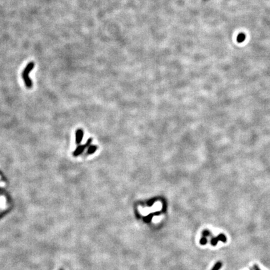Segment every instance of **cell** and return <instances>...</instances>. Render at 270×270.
I'll use <instances>...</instances> for the list:
<instances>
[{
    "label": "cell",
    "mask_w": 270,
    "mask_h": 270,
    "mask_svg": "<svg viewBox=\"0 0 270 270\" xmlns=\"http://www.w3.org/2000/svg\"><path fill=\"white\" fill-rule=\"evenodd\" d=\"M202 235H203V236L204 237H208V236H210L212 235V233H211L209 230H204V231L203 232Z\"/></svg>",
    "instance_id": "obj_7"
},
{
    "label": "cell",
    "mask_w": 270,
    "mask_h": 270,
    "mask_svg": "<svg viewBox=\"0 0 270 270\" xmlns=\"http://www.w3.org/2000/svg\"><path fill=\"white\" fill-rule=\"evenodd\" d=\"M83 136V133L81 130H78L76 133V141L77 144H79Z\"/></svg>",
    "instance_id": "obj_4"
},
{
    "label": "cell",
    "mask_w": 270,
    "mask_h": 270,
    "mask_svg": "<svg viewBox=\"0 0 270 270\" xmlns=\"http://www.w3.org/2000/svg\"><path fill=\"white\" fill-rule=\"evenodd\" d=\"M222 265H223V264L221 262H220V261L217 262L215 264V266H213V268H212V270H220V269H221V268L222 267Z\"/></svg>",
    "instance_id": "obj_6"
},
{
    "label": "cell",
    "mask_w": 270,
    "mask_h": 270,
    "mask_svg": "<svg viewBox=\"0 0 270 270\" xmlns=\"http://www.w3.org/2000/svg\"><path fill=\"white\" fill-rule=\"evenodd\" d=\"M253 268H254V270H261L260 269V268L257 266V265H254V266H253Z\"/></svg>",
    "instance_id": "obj_10"
},
{
    "label": "cell",
    "mask_w": 270,
    "mask_h": 270,
    "mask_svg": "<svg viewBox=\"0 0 270 270\" xmlns=\"http://www.w3.org/2000/svg\"><path fill=\"white\" fill-rule=\"evenodd\" d=\"M222 241L223 243H226L227 241V238L224 234H219L216 237L213 238L211 240V244L213 246H216L218 241Z\"/></svg>",
    "instance_id": "obj_2"
},
{
    "label": "cell",
    "mask_w": 270,
    "mask_h": 270,
    "mask_svg": "<svg viewBox=\"0 0 270 270\" xmlns=\"http://www.w3.org/2000/svg\"><path fill=\"white\" fill-rule=\"evenodd\" d=\"M199 243H200V244L201 245H205L208 243V240H207V238L206 237L203 236V238H201V240L199 241Z\"/></svg>",
    "instance_id": "obj_8"
},
{
    "label": "cell",
    "mask_w": 270,
    "mask_h": 270,
    "mask_svg": "<svg viewBox=\"0 0 270 270\" xmlns=\"http://www.w3.org/2000/svg\"><path fill=\"white\" fill-rule=\"evenodd\" d=\"M246 37V34H245L244 33H239L238 35L237 36V38H236V41H237V42L239 43H243V41L245 40Z\"/></svg>",
    "instance_id": "obj_5"
},
{
    "label": "cell",
    "mask_w": 270,
    "mask_h": 270,
    "mask_svg": "<svg viewBox=\"0 0 270 270\" xmlns=\"http://www.w3.org/2000/svg\"><path fill=\"white\" fill-rule=\"evenodd\" d=\"M90 141H89L86 144L83 145V146H79V147L76 148V150H75V151L74 152V153H73L74 156H78L79 154H81L83 151L84 149L87 147V145L88 144V143H89Z\"/></svg>",
    "instance_id": "obj_3"
},
{
    "label": "cell",
    "mask_w": 270,
    "mask_h": 270,
    "mask_svg": "<svg viewBox=\"0 0 270 270\" xmlns=\"http://www.w3.org/2000/svg\"><path fill=\"white\" fill-rule=\"evenodd\" d=\"M204 2H207V1H208V0H203Z\"/></svg>",
    "instance_id": "obj_11"
},
{
    "label": "cell",
    "mask_w": 270,
    "mask_h": 270,
    "mask_svg": "<svg viewBox=\"0 0 270 270\" xmlns=\"http://www.w3.org/2000/svg\"><path fill=\"white\" fill-rule=\"evenodd\" d=\"M95 150H96L95 147H90V148L89 149L88 153H93V152L95 151Z\"/></svg>",
    "instance_id": "obj_9"
},
{
    "label": "cell",
    "mask_w": 270,
    "mask_h": 270,
    "mask_svg": "<svg viewBox=\"0 0 270 270\" xmlns=\"http://www.w3.org/2000/svg\"><path fill=\"white\" fill-rule=\"evenodd\" d=\"M34 66V64L33 62H30L28 64V65L26 66V67L24 69L23 73H22V76L23 78V80L25 81V83L26 86V87L30 88L32 87V81L31 79H30V76H29V74L33 70V68Z\"/></svg>",
    "instance_id": "obj_1"
}]
</instances>
